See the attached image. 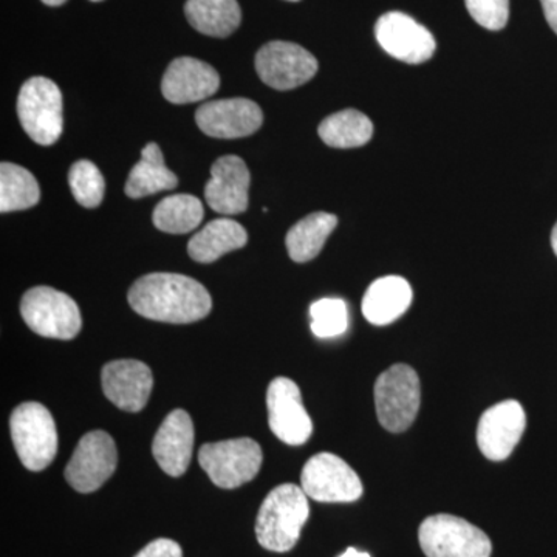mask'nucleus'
Wrapping results in <instances>:
<instances>
[{"mask_svg":"<svg viewBox=\"0 0 557 557\" xmlns=\"http://www.w3.org/2000/svg\"><path fill=\"white\" fill-rule=\"evenodd\" d=\"M42 2L49 7H60L62 3L67 2V0H42Z\"/></svg>","mask_w":557,"mask_h":557,"instance_id":"obj_35","label":"nucleus"},{"mask_svg":"<svg viewBox=\"0 0 557 557\" xmlns=\"http://www.w3.org/2000/svg\"><path fill=\"white\" fill-rule=\"evenodd\" d=\"M177 185V175L164 164L160 146L157 143H149L141 150V160L131 171L124 190L131 199H141L161 190L175 189Z\"/></svg>","mask_w":557,"mask_h":557,"instance_id":"obj_22","label":"nucleus"},{"mask_svg":"<svg viewBox=\"0 0 557 557\" xmlns=\"http://www.w3.org/2000/svg\"><path fill=\"white\" fill-rule=\"evenodd\" d=\"M418 541L428 557H491L493 544L480 528L450 515L424 519Z\"/></svg>","mask_w":557,"mask_h":557,"instance_id":"obj_8","label":"nucleus"},{"mask_svg":"<svg viewBox=\"0 0 557 557\" xmlns=\"http://www.w3.org/2000/svg\"><path fill=\"white\" fill-rule=\"evenodd\" d=\"M527 428V416L516 399L486 409L478 426V445L487 460L504 461L519 445Z\"/></svg>","mask_w":557,"mask_h":557,"instance_id":"obj_14","label":"nucleus"},{"mask_svg":"<svg viewBox=\"0 0 557 557\" xmlns=\"http://www.w3.org/2000/svg\"><path fill=\"white\" fill-rule=\"evenodd\" d=\"M91 2H101V0H91Z\"/></svg>","mask_w":557,"mask_h":557,"instance_id":"obj_36","label":"nucleus"},{"mask_svg":"<svg viewBox=\"0 0 557 557\" xmlns=\"http://www.w3.org/2000/svg\"><path fill=\"white\" fill-rule=\"evenodd\" d=\"M263 454L252 438L208 443L199 450V463L215 486L236 490L251 482L262 467Z\"/></svg>","mask_w":557,"mask_h":557,"instance_id":"obj_6","label":"nucleus"},{"mask_svg":"<svg viewBox=\"0 0 557 557\" xmlns=\"http://www.w3.org/2000/svg\"><path fill=\"white\" fill-rule=\"evenodd\" d=\"M336 225H338V218L330 212H314L299 220L288 231L285 239L289 258L298 263L310 262L311 259L317 258Z\"/></svg>","mask_w":557,"mask_h":557,"instance_id":"obj_24","label":"nucleus"},{"mask_svg":"<svg viewBox=\"0 0 557 557\" xmlns=\"http://www.w3.org/2000/svg\"><path fill=\"white\" fill-rule=\"evenodd\" d=\"M135 557H183L182 547L171 539H157Z\"/></svg>","mask_w":557,"mask_h":557,"instance_id":"obj_31","label":"nucleus"},{"mask_svg":"<svg viewBox=\"0 0 557 557\" xmlns=\"http://www.w3.org/2000/svg\"><path fill=\"white\" fill-rule=\"evenodd\" d=\"M318 61L298 44L273 40L256 54L259 78L276 90H292L309 83L318 72Z\"/></svg>","mask_w":557,"mask_h":557,"instance_id":"obj_11","label":"nucleus"},{"mask_svg":"<svg viewBox=\"0 0 557 557\" xmlns=\"http://www.w3.org/2000/svg\"><path fill=\"white\" fill-rule=\"evenodd\" d=\"M542 9H544L545 20L549 27L557 35V0H541Z\"/></svg>","mask_w":557,"mask_h":557,"instance_id":"obj_32","label":"nucleus"},{"mask_svg":"<svg viewBox=\"0 0 557 557\" xmlns=\"http://www.w3.org/2000/svg\"><path fill=\"white\" fill-rule=\"evenodd\" d=\"M220 87L218 70L196 58H177L171 62L161 91L172 104H189L212 97Z\"/></svg>","mask_w":557,"mask_h":557,"instance_id":"obj_18","label":"nucleus"},{"mask_svg":"<svg viewBox=\"0 0 557 557\" xmlns=\"http://www.w3.org/2000/svg\"><path fill=\"white\" fill-rule=\"evenodd\" d=\"M194 450V423L183 409L172 410L164 418L152 443V454L159 467L171 478L188 471Z\"/></svg>","mask_w":557,"mask_h":557,"instance_id":"obj_19","label":"nucleus"},{"mask_svg":"<svg viewBox=\"0 0 557 557\" xmlns=\"http://www.w3.org/2000/svg\"><path fill=\"white\" fill-rule=\"evenodd\" d=\"M552 247L553 251H555V255L557 256V223L555 225V228H553L552 233Z\"/></svg>","mask_w":557,"mask_h":557,"instance_id":"obj_34","label":"nucleus"},{"mask_svg":"<svg viewBox=\"0 0 557 557\" xmlns=\"http://www.w3.org/2000/svg\"><path fill=\"white\" fill-rule=\"evenodd\" d=\"M318 132L330 148L351 149L368 145L372 139L373 124L359 110L346 109L322 121Z\"/></svg>","mask_w":557,"mask_h":557,"instance_id":"obj_25","label":"nucleus"},{"mask_svg":"<svg viewBox=\"0 0 557 557\" xmlns=\"http://www.w3.org/2000/svg\"><path fill=\"white\" fill-rule=\"evenodd\" d=\"M339 557H370V555L369 553L358 552L357 548L350 547L347 548V552L344 553V555H341Z\"/></svg>","mask_w":557,"mask_h":557,"instance_id":"obj_33","label":"nucleus"},{"mask_svg":"<svg viewBox=\"0 0 557 557\" xmlns=\"http://www.w3.org/2000/svg\"><path fill=\"white\" fill-rule=\"evenodd\" d=\"M304 493L321 504H350L362 496L361 479L335 454H317L300 474Z\"/></svg>","mask_w":557,"mask_h":557,"instance_id":"obj_9","label":"nucleus"},{"mask_svg":"<svg viewBox=\"0 0 557 557\" xmlns=\"http://www.w3.org/2000/svg\"><path fill=\"white\" fill-rule=\"evenodd\" d=\"M101 384L106 397L116 408L139 412L148 405L152 392V370L137 359H116L102 369Z\"/></svg>","mask_w":557,"mask_h":557,"instance_id":"obj_16","label":"nucleus"},{"mask_svg":"<svg viewBox=\"0 0 557 557\" xmlns=\"http://www.w3.org/2000/svg\"><path fill=\"white\" fill-rule=\"evenodd\" d=\"M139 317L170 324H190L211 313L212 299L196 278L175 273L139 277L127 296Z\"/></svg>","mask_w":557,"mask_h":557,"instance_id":"obj_1","label":"nucleus"},{"mask_svg":"<svg viewBox=\"0 0 557 557\" xmlns=\"http://www.w3.org/2000/svg\"><path fill=\"white\" fill-rule=\"evenodd\" d=\"M309 516V496L302 486L284 483L274 487L260 505L256 520L259 544L269 552H289L298 544Z\"/></svg>","mask_w":557,"mask_h":557,"instance_id":"obj_2","label":"nucleus"},{"mask_svg":"<svg viewBox=\"0 0 557 557\" xmlns=\"http://www.w3.org/2000/svg\"><path fill=\"white\" fill-rule=\"evenodd\" d=\"M251 174L237 156L220 157L211 168V178L205 186V200L212 211L237 215L248 209Z\"/></svg>","mask_w":557,"mask_h":557,"instance_id":"obj_17","label":"nucleus"},{"mask_svg":"<svg viewBox=\"0 0 557 557\" xmlns=\"http://www.w3.org/2000/svg\"><path fill=\"white\" fill-rule=\"evenodd\" d=\"M420 403V379L410 366H392L376 380V417L386 431L394 434L408 431L416 421Z\"/></svg>","mask_w":557,"mask_h":557,"instance_id":"obj_4","label":"nucleus"},{"mask_svg":"<svg viewBox=\"0 0 557 557\" xmlns=\"http://www.w3.org/2000/svg\"><path fill=\"white\" fill-rule=\"evenodd\" d=\"M40 189L32 172L17 164H0V211L3 214L36 207Z\"/></svg>","mask_w":557,"mask_h":557,"instance_id":"obj_27","label":"nucleus"},{"mask_svg":"<svg viewBox=\"0 0 557 557\" xmlns=\"http://www.w3.org/2000/svg\"><path fill=\"white\" fill-rule=\"evenodd\" d=\"M413 293L409 282L399 276L376 278L362 299V314L373 325H388L408 311Z\"/></svg>","mask_w":557,"mask_h":557,"instance_id":"obj_20","label":"nucleus"},{"mask_svg":"<svg viewBox=\"0 0 557 557\" xmlns=\"http://www.w3.org/2000/svg\"><path fill=\"white\" fill-rule=\"evenodd\" d=\"M17 116L33 141L40 146L54 145L64 129L60 87L44 76L28 79L17 97Z\"/></svg>","mask_w":557,"mask_h":557,"instance_id":"obj_7","label":"nucleus"},{"mask_svg":"<svg viewBox=\"0 0 557 557\" xmlns=\"http://www.w3.org/2000/svg\"><path fill=\"white\" fill-rule=\"evenodd\" d=\"M205 218L203 203L189 194L166 197L153 209V225L170 234L190 233Z\"/></svg>","mask_w":557,"mask_h":557,"instance_id":"obj_26","label":"nucleus"},{"mask_svg":"<svg viewBox=\"0 0 557 557\" xmlns=\"http://www.w3.org/2000/svg\"><path fill=\"white\" fill-rule=\"evenodd\" d=\"M196 123L208 137L244 138L260 129L263 113L259 104L248 98H230L205 102L197 109Z\"/></svg>","mask_w":557,"mask_h":557,"instance_id":"obj_15","label":"nucleus"},{"mask_svg":"<svg viewBox=\"0 0 557 557\" xmlns=\"http://www.w3.org/2000/svg\"><path fill=\"white\" fill-rule=\"evenodd\" d=\"M247 242V230L239 222L215 219L189 240L188 252L196 262L212 263L231 251L244 248Z\"/></svg>","mask_w":557,"mask_h":557,"instance_id":"obj_21","label":"nucleus"},{"mask_svg":"<svg viewBox=\"0 0 557 557\" xmlns=\"http://www.w3.org/2000/svg\"><path fill=\"white\" fill-rule=\"evenodd\" d=\"M267 408L271 432L289 446L309 442L313 421L304 408L302 395L295 381L278 376L267 391Z\"/></svg>","mask_w":557,"mask_h":557,"instance_id":"obj_12","label":"nucleus"},{"mask_svg":"<svg viewBox=\"0 0 557 557\" xmlns=\"http://www.w3.org/2000/svg\"><path fill=\"white\" fill-rule=\"evenodd\" d=\"M25 324L44 338L69 341L83 329L78 304L51 287H35L21 300Z\"/></svg>","mask_w":557,"mask_h":557,"instance_id":"obj_5","label":"nucleus"},{"mask_svg":"<svg viewBox=\"0 0 557 557\" xmlns=\"http://www.w3.org/2000/svg\"><path fill=\"white\" fill-rule=\"evenodd\" d=\"M472 20L491 32L507 27L509 0H465Z\"/></svg>","mask_w":557,"mask_h":557,"instance_id":"obj_30","label":"nucleus"},{"mask_svg":"<svg viewBox=\"0 0 557 557\" xmlns=\"http://www.w3.org/2000/svg\"><path fill=\"white\" fill-rule=\"evenodd\" d=\"M10 432L25 468L38 472L50 467L58 454V431L46 406L35 401L17 406L10 417Z\"/></svg>","mask_w":557,"mask_h":557,"instance_id":"obj_3","label":"nucleus"},{"mask_svg":"<svg viewBox=\"0 0 557 557\" xmlns=\"http://www.w3.org/2000/svg\"><path fill=\"white\" fill-rule=\"evenodd\" d=\"M375 36L386 53L408 64H423L434 57L437 49L432 33L399 11H391L380 17Z\"/></svg>","mask_w":557,"mask_h":557,"instance_id":"obj_13","label":"nucleus"},{"mask_svg":"<svg viewBox=\"0 0 557 557\" xmlns=\"http://www.w3.org/2000/svg\"><path fill=\"white\" fill-rule=\"evenodd\" d=\"M289 2H298V0H289Z\"/></svg>","mask_w":557,"mask_h":557,"instance_id":"obj_37","label":"nucleus"},{"mask_svg":"<svg viewBox=\"0 0 557 557\" xmlns=\"http://www.w3.org/2000/svg\"><path fill=\"white\" fill-rule=\"evenodd\" d=\"M119 465L116 445L108 432L91 431L84 435L65 468V480L78 493L100 490Z\"/></svg>","mask_w":557,"mask_h":557,"instance_id":"obj_10","label":"nucleus"},{"mask_svg":"<svg viewBox=\"0 0 557 557\" xmlns=\"http://www.w3.org/2000/svg\"><path fill=\"white\" fill-rule=\"evenodd\" d=\"M69 185L81 207L94 209L104 199L106 182L97 164L79 160L70 168Z\"/></svg>","mask_w":557,"mask_h":557,"instance_id":"obj_28","label":"nucleus"},{"mask_svg":"<svg viewBox=\"0 0 557 557\" xmlns=\"http://www.w3.org/2000/svg\"><path fill=\"white\" fill-rule=\"evenodd\" d=\"M186 17L197 32L226 38L239 28L242 10L237 0H188Z\"/></svg>","mask_w":557,"mask_h":557,"instance_id":"obj_23","label":"nucleus"},{"mask_svg":"<svg viewBox=\"0 0 557 557\" xmlns=\"http://www.w3.org/2000/svg\"><path fill=\"white\" fill-rule=\"evenodd\" d=\"M311 332L318 338L327 339L346 333L348 311L343 299L325 298L310 307Z\"/></svg>","mask_w":557,"mask_h":557,"instance_id":"obj_29","label":"nucleus"}]
</instances>
